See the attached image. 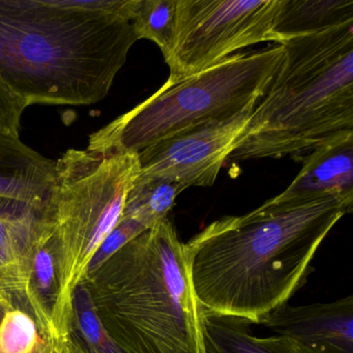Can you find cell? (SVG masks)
<instances>
[{
  "instance_id": "30bf717a",
  "label": "cell",
  "mask_w": 353,
  "mask_h": 353,
  "mask_svg": "<svg viewBox=\"0 0 353 353\" xmlns=\"http://www.w3.org/2000/svg\"><path fill=\"white\" fill-rule=\"evenodd\" d=\"M260 324L290 339L301 353H353V296L314 305H284Z\"/></svg>"
},
{
  "instance_id": "8992f818",
  "label": "cell",
  "mask_w": 353,
  "mask_h": 353,
  "mask_svg": "<svg viewBox=\"0 0 353 353\" xmlns=\"http://www.w3.org/2000/svg\"><path fill=\"white\" fill-rule=\"evenodd\" d=\"M139 174V157L132 152L69 150L55 162L47 210L59 248L63 301L70 309L74 291L121 220Z\"/></svg>"
},
{
  "instance_id": "7402d4cb",
  "label": "cell",
  "mask_w": 353,
  "mask_h": 353,
  "mask_svg": "<svg viewBox=\"0 0 353 353\" xmlns=\"http://www.w3.org/2000/svg\"><path fill=\"white\" fill-rule=\"evenodd\" d=\"M59 353H83L81 350H80L79 347L71 340V339L68 338L67 342L65 344L59 349Z\"/></svg>"
},
{
  "instance_id": "5bb4252c",
  "label": "cell",
  "mask_w": 353,
  "mask_h": 353,
  "mask_svg": "<svg viewBox=\"0 0 353 353\" xmlns=\"http://www.w3.org/2000/svg\"><path fill=\"white\" fill-rule=\"evenodd\" d=\"M353 23V0H281L272 34L276 44Z\"/></svg>"
},
{
  "instance_id": "277c9868",
  "label": "cell",
  "mask_w": 353,
  "mask_h": 353,
  "mask_svg": "<svg viewBox=\"0 0 353 353\" xmlns=\"http://www.w3.org/2000/svg\"><path fill=\"white\" fill-rule=\"evenodd\" d=\"M282 45V61L228 161L282 158L353 134V23Z\"/></svg>"
},
{
  "instance_id": "5b68a950",
  "label": "cell",
  "mask_w": 353,
  "mask_h": 353,
  "mask_svg": "<svg viewBox=\"0 0 353 353\" xmlns=\"http://www.w3.org/2000/svg\"><path fill=\"white\" fill-rule=\"evenodd\" d=\"M284 46L235 53L183 81L158 92L92 134L88 150L139 154L148 146L196 128L224 123L254 108L264 96Z\"/></svg>"
},
{
  "instance_id": "ac0fdd59",
  "label": "cell",
  "mask_w": 353,
  "mask_h": 353,
  "mask_svg": "<svg viewBox=\"0 0 353 353\" xmlns=\"http://www.w3.org/2000/svg\"><path fill=\"white\" fill-rule=\"evenodd\" d=\"M177 0H129L128 19L139 40L158 45L166 57L172 44Z\"/></svg>"
},
{
  "instance_id": "4fadbf2b",
  "label": "cell",
  "mask_w": 353,
  "mask_h": 353,
  "mask_svg": "<svg viewBox=\"0 0 353 353\" xmlns=\"http://www.w3.org/2000/svg\"><path fill=\"white\" fill-rule=\"evenodd\" d=\"M54 179L55 162L0 132V196L46 204Z\"/></svg>"
},
{
  "instance_id": "603a6c76",
  "label": "cell",
  "mask_w": 353,
  "mask_h": 353,
  "mask_svg": "<svg viewBox=\"0 0 353 353\" xmlns=\"http://www.w3.org/2000/svg\"><path fill=\"white\" fill-rule=\"evenodd\" d=\"M3 305H1V303H0V320H1V317H3Z\"/></svg>"
},
{
  "instance_id": "9a60e30c",
  "label": "cell",
  "mask_w": 353,
  "mask_h": 353,
  "mask_svg": "<svg viewBox=\"0 0 353 353\" xmlns=\"http://www.w3.org/2000/svg\"><path fill=\"white\" fill-rule=\"evenodd\" d=\"M201 315L205 353H301L286 336H254L251 324L241 318L219 315L203 307Z\"/></svg>"
},
{
  "instance_id": "d6986e66",
  "label": "cell",
  "mask_w": 353,
  "mask_h": 353,
  "mask_svg": "<svg viewBox=\"0 0 353 353\" xmlns=\"http://www.w3.org/2000/svg\"><path fill=\"white\" fill-rule=\"evenodd\" d=\"M0 353H57V349L42 334L26 307L17 303L3 307Z\"/></svg>"
},
{
  "instance_id": "2e32d148",
  "label": "cell",
  "mask_w": 353,
  "mask_h": 353,
  "mask_svg": "<svg viewBox=\"0 0 353 353\" xmlns=\"http://www.w3.org/2000/svg\"><path fill=\"white\" fill-rule=\"evenodd\" d=\"M187 188L156 177L139 176L125 198L121 216L137 221L146 229L168 218L177 196Z\"/></svg>"
},
{
  "instance_id": "ffe728a7",
  "label": "cell",
  "mask_w": 353,
  "mask_h": 353,
  "mask_svg": "<svg viewBox=\"0 0 353 353\" xmlns=\"http://www.w3.org/2000/svg\"><path fill=\"white\" fill-rule=\"evenodd\" d=\"M145 230L148 229L137 221L121 216L117 226L101 243L100 247L94 253V257L90 260L88 274L98 268L103 262L106 261L110 256L119 251L125 243H129L131 239Z\"/></svg>"
},
{
  "instance_id": "52a82bcc",
  "label": "cell",
  "mask_w": 353,
  "mask_h": 353,
  "mask_svg": "<svg viewBox=\"0 0 353 353\" xmlns=\"http://www.w3.org/2000/svg\"><path fill=\"white\" fill-rule=\"evenodd\" d=\"M281 0H177L176 21L167 82L174 84L205 71L236 51L274 42Z\"/></svg>"
},
{
  "instance_id": "7c38bea8",
  "label": "cell",
  "mask_w": 353,
  "mask_h": 353,
  "mask_svg": "<svg viewBox=\"0 0 353 353\" xmlns=\"http://www.w3.org/2000/svg\"><path fill=\"white\" fill-rule=\"evenodd\" d=\"M303 166L272 201L296 202L323 196L353 199V134L316 146L303 157Z\"/></svg>"
},
{
  "instance_id": "8fae6325",
  "label": "cell",
  "mask_w": 353,
  "mask_h": 353,
  "mask_svg": "<svg viewBox=\"0 0 353 353\" xmlns=\"http://www.w3.org/2000/svg\"><path fill=\"white\" fill-rule=\"evenodd\" d=\"M24 303L47 340L55 349H61L69 338L72 309L63 301L59 248L52 222L32 251Z\"/></svg>"
},
{
  "instance_id": "44dd1931",
  "label": "cell",
  "mask_w": 353,
  "mask_h": 353,
  "mask_svg": "<svg viewBox=\"0 0 353 353\" xmlns=\"http://www.w3.org/2000/svg\"><path fill=\"white\" fill-rule=\"evenodd\" d=\"M28 104L0 83V132L19 137L21 119Z\"/></svg>"
},
{
  "instance_id": "3957f363",
  "label": "cell",
  "mask_w": 353,
  "mask_h": 353,
  "mask_svg": "<svg viewBox=\"0 0 353 353\" xmlns=\"http://www.w3.org/2000/svg\"><path fill=\"white\" fill-rule=\"evenodd\" d=\"M83 281L99 319L123 353H205L185 243L168 218Z\"/></svg>"
},
{
  "instance_id": "6da1fadb",
  "label": "cell",
  "mask_w": 353,
  "mask_h": 353,
  "mask_svg": "<svg viewBox=\"0 0 353 353\" xmlns=\"http://www.w3.org/2000/svg\"><path fill=\"white\" fill-rule=\"evenodd\" d=\"M353 199L323 196L266 200L243 216H224L185 243L196 296L206 311L260 324L287 303Z\"/></svg>"
},
{
  "instance_id": "9c48e42d",
  "label": "cell",
  "mask_w": 353,
  "mask_h": 353,
  "mask_svg": "<svg viewBox=\"0 0 353 353\" xmlns=\"http://www.w3.org/2000/svg\"><path fill=\"white\" fill-rule=\"evenodd\" d=\"M47 203L0 196V303L26 305L32 251L50 225Z\"/></svg>"
},
{
  "instance_id": "ba28073f",
  "label": "cell",
  "mask_w": 353,
  "mask_h": 353,
  "mask_svg": "<svg viewBox=\"0 0 353 353\" xmlns=\"http://www.w3.org/2000/svg\"><path fill=\"white\" fill-rule=\"evenodd\" d=\"M253 109L224 121L161 140L138 154L141 176L183 187H212L247 129Z\"/></svg>"
},
{
  "instance_id": "e0dca14e",
  "label": "cell",
  "mask_w": 353,
  "mask_h": 353,
  "mask_svg": "<svg viewBox=\"0 0 353 353\" xmlns=\"http://www.w3.org/2000/svg\"><path fill=\"white\" fill-rule=\"evenodd\" d=\"M69 339L83 353H123L99 319L84 281L78 285L72 297Z\"/></svg>"
},
{
  "instance_id": "7a4b0ae2",
  "label": "cell",
  "mask_w": 353,
  "mask_h": 353,
  "mask_svg": "<svg viewBox=\"0 0 353 353\" xmlns=\"http://www.w3.org/2000/svg\"><path fill=\"white\" fill-rule=\"evenodd\" d=\"M137 41L127 17L77 0H0V83L28 107L96 104Z\"/></svg>"
}]
</instances>
